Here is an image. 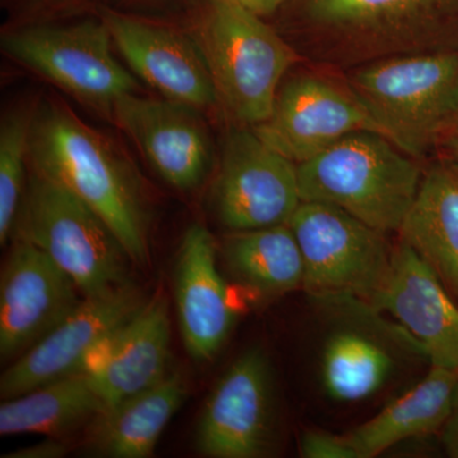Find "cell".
I'll list each match as a JSON object with an SVG mask.
<instances>
[{
	"label": "cell",
	"mask_w": 458,
	"mask_h": 458,
	"mask_svg": "<svg viewBox=\"0 0 458 458\" xmlns=\"http://www.w3.org/2000/svg\"><path fill=\"white\" fill-rule=\"evenodd\" d=\"M394 369L387 349L361 331L339 330L322 351V385L339 403L366 400L384 387Z\"/></svg>",
	"instance_id": "obj_24"
},
{
	"label": "cell",
	"mask_w": 458,
	"mask_h": 458,
	"mask_svg": "<svg viewBox=\"0 0 458 458\" xmlns=\"http://www.w3.org/2000/svg\"><path fill=\"white\" fill-rule=\"evenodd\" d=\"M33 111L14 110L0 125V243L11 240L18 208L27 185L30 131Z\"/></svg>",
	"instance_id": "obj_25"
},
{
	"label": "cell",
	"mask_w": 458,
	"mask_h": 458,
	"mask_svg": "<svg viewBox=\"0 0 458 458\" xmlns=\"http://www.w3.org/2000/svg\"><path fill=\"white\" fill-rule=\"evenodd\" d=\"M74 280L49 255L12 238L0 276V357L20 358L41 342L83 300Z\"/></svg>",
	"instance_id": "obj_12"
},
{
	"label": "cell",
	"mask_w": 458,
	"mask_h": 458,
	"mask_svg": "<svg viewBox=\"0 0 458 458\" xmlns=\"http://www.w3.org/2000/svg\"><path fill=\"white\" fill-rule=\"evenodd\" d=\"M32 170L69 190L107 223L135 264L149 256V223L140 181L126 159L66 105L45 99L30 131Z\"/></svg>",
	"instance_id": "obj_2"
},
{
	"label": "cell",
	"mask_w": 458,
	"mask_h": 458,
	"mask_svg": "<svg viewBox=\"0 0 458 458\" xmlns=\"http://www.w3.org/2000/svg\"><path fill=\"white\" fill-rule=\"evenodd\" d=\"M294 49L342 71L400 55L458 53V0H298Z\"/></svg>",
	"instance_id": "obj_1"
},
{
	"label": "cell",
	"mask_w": 458,
	"mask_h": 458,
	"mask_svg": "<svg viewBox=\"0 0 458 458\" xmlns=\"http://www.w3.org/2000/svg\"><path fill=\"white\" fill-rule=\"evenodd\" d=\"M106 408V401L87 370H80L35 388L30 393L3 400L0 434H45L59 437L77 429Z\"/></svg>",
	"instance_id": "obj_23"
},
{
	"label": "cell",
	"mask_w": 458,
	"mask_h": 458,
	"mask_svg": "<svg viewBox=\"0 0 458 458\" xmlns=\"http://www.w3.org/2000/svg\"><path fill=\"white\" fill-rule=\"evenodd\" d=\"M302 201L333 205L369 227L399 232L424 170L379 132H352L297 165Z\"/></svg>",
	"instance_id": "obj_4"
},
{
	"label": "cell",
	"mask_w": 458,
	"mask_h": 458,
	"mask_svg": "<svg viewBox=\"0 0 458 458\" xmlns=\"http://www.w3.org/2000/svg\"><path fill=\"white\" fill-rule=\"evenodd\" d=\"M195 38L218 102L238 123L267 122L286 72L302 56L276 30L246 9L209 0Z\"/></svg>",
	"instance_id": "obj_5"
},
{
	"label": "cell",
	"mask_w": 458,
	"mask_h": 458,
	"mask_svg": "<svg viewBox=\"0 0 458 458\" xmlns=\"http://www.w3.org/2000/svg\"><path fill=\"white\" fill-rule=\"evenodd\" d=\"M146 303L132 283L84 297L41 342L17 358L0 378V396L13 399L84 369L90 352Z\"/></svg>",
	"instance_id": "obj_13"
},
{
	"label": "cell",
	"mask_w": 458,
	"mask_h": 458,
	"mask_svg": "<svg viewBox=\"0 0 458 458\" xmlns=\"http://www.w3.org/2000/svg\"><path fill=\"white\" fill-rule=\"evenodd\" d=\"M390 313L433 367L458 372V302L432 267L399 241L376 312Z\"/></svg>",
	"instance_id": "obj_16"
},
{
	"label": "cell",
	"mask_w": 458,
	"mask_h": 458,
	"mask_svg": "<svg viewBox=\"0 0 458 458\" xmlns=\"http://www.w3.org/2000/svg\"><path fill=\"white\" fill-rule=\"evenodd\" d=\"M301 456L304 458H355L345 434L309 430L301 439Z\"/></svg>",
	"instance_id": "obj_26"
},
{
	"label": "cell",
	"mask_w": 458,
	"mask_h": 458,
	"mask_svg": "<svg viewBox=\"0 0 458 458\" xmlns=\"http://www.w3.org/2000/svg\"><path fill=\"white\" fill-rule=\"evenodd\" d=\"M225 2L246 9L256 16L267 17L279 11L289 0H225Z\"/></svg>",
	"instance_id": "obj_29"
},
{
	"label": "cell",
	"mask_w": 458,
	"mask_h": 458,
	"mask_svg": "<svg viewBox=\"0 0 458 458\" xmlns=\"http://www.w3.org/2000/svg\"><path fill=\"white\" fill-rule=\"evenodd\" d=\"M174 302L181 335L198 361L213 360L228 339L236 311L216 267V245L200 223L186 229L174 265Z\"/></svg>",
	"instance_id": "obj_17"
},
{
	"label": "cell",
	"mask_w": 458,
	"mask_h": 458,
	"mask_svg": "<svg viewBox=\"0 0 458 458\" xmlns=\"http://www.w3.org/2000/svg\"><path fill=\"white\" fill-rule=\"evenodd\" d=\"M348 73L345 83L385 137L418 161L456 131V51L385 57Z\"/></svg>",
	"instance_id": "obj_3"
},
{
	"label": "cell",
	"mask_w": 458,
	"mask_h": 458,
	"mask_svg": "<svg viewBox=\"0 0 458 458\" xmlns=\"http://www.w3.org/2000/svg\"><path fill=\"white\" fill-rule=\"evenodd\" d=\"M432 267L458 302V164L434 161L424 170L417 198L397 232Z\"/></svg>",
	"instance_id": "obj_20"
},
{
	"label": "cell",
	"mask_w": 458,
	"mask_h": 458,
	"mask_svg": "<svg viewBox=\"0 0 458 458\" xmlns=\"http://www.w3.org/2000/svg\"><path fill=\"white\" fill-rule=\"evenodd\" d=\"M439 432L442 433L443 447L448 456L458 458V385L452 400L450 414Z\"/></svg>",
	"instance_id": "obj_28"
},
{
	"label": "cell",
	"mask_w": 458,
	"mask_h": 458,
	"mask_svg": "<svg viewBox=\"0 0 458 458\" xmlns=\"http://www.w3.org/2000/svg\"><path fill=\"white\" fill-rule=\"evenodd\" d=\"M457 385L458 372L432 366L415 387L345 434L355 458L377 457L405 439L441 430Z\"/></svg>",
	"instance_id": "obj_21"
},
{
	"label": "cell",
	"mask_w": 458,
	"mask_h": 458,
	"mask_svg": "<svg viewBox=\"0 0 458 458\" xmlns=\"http://www.w3.org/2000/svg\"><path fill=\"white\" fill-rule=\"evenodd\" d=\"M445 146L450 149L451 158L458 164V131H454V134L448 137L445 140Z\"/></svg>",
	"instance_id": "obj_30"
},
{
	"label": "cell",
	"mask_w": 458,
	"mask_h": 458,
	"mask_svg": "<svg viewBox=\"0 0 458 458\" xmlns=\"http://www.w3.org/2000/svg\"><path fill=\"white\" fill-rule=\"evenodd\" d=\"M68 452V443L56 437H49L44 442L9 452L3 458H60L66 456Z\"/></svg>",
	"instance_id": "obj_27"
},
{
	"label": "cell",
	"mask_w": 458,
	"mask_h": 458,
	"mask_svg": "<svg viewBox=\"0 0 458 458\" xmlns=\"http://www.w3.org/2000/svg\"><path fill=\"white\" fill-rule=\"evenodd\" d=\"M270 363L250 349L232 363L205 403L197 428L199 454L210 458H262L276 445Z\"/></svg>",
	"instance_id": "obj_10"
},
{
	"label": "cell",
	"mask_w": 458,
	"mask_h": 458,
	"mask_svg": "<svg viewBox=\"0 0 458 458\" xmlns=\"http://www.w3.org/2000/svg\"><path fill=\"white\" fill-rule=\"evenodd\" d=\"M189 394L188 379L168 373L158 384L106 406L92 419L87 450L96 456L147 458Z\"/></svg>",
	"instance_id": "obj_19"
},
{
	"label": "cell",
	"mask_w": 458,
	"mask_h": 458,
	"mask_svg": "<svg viewBox=\"0 0 458 458\" xmlns=\"http://www.w3.org/2000/svg\"><path fill=\"white\" fill-rule=\"evenodd\" d=\"M51 3H55V4H65V3L77 2V0H49Z\"/></svg>",
	"instance_id": "obj_31"
},
{
	"label": "cell",
	"mask_w": 458,
	"mask_h": 458,
	"mask_svg": "<svg viewBox=\"0 0 458 458\" xmlns=\"http://www.w3.org/2000/svg\"><path fill=\"white\" fill-rule=\"evenodd\" d=\"M171 318L167 297L157 291L86 361L106 406L158 384L168 375Z\"/></svg>",
	"instance_id": "obj_18"
},
{
	"label": "cell",
	"mask_w": 458,
	"mask_h": 458,
	"mask_svg": "<svg viewBox=\"0 0 458 458\" xmlns=\"http://www.w3.org/2000/svg\"><path fill=\"white\" fill-rule=\"evenodd\" d=\"M252 129L267 146L297 165L352 132L384 135L348 84L318 73L298 74L286 81L269 119Z\"/></svg>",
	"instance_id": "obj_11"
},
{
	"label": "cell",
	"mask_w": 458,
	"mask_h": 458,
	"mask_svg": "<svg viewBox=\"0 0 458 458\" xmlns=\"http://www.w3.org/2000/svg\"><path fill=\"white\" fill-rule=\"evenodd\" d=\"M11 238L49 255L83 297L131 283V259L107 223L69 190L32 168Z\"/></svg>",
	"instance_id": "obj_6"
},
{
	"label": "cell",
	"mask_w": 458,
	"mask_h": 458,
	"mask_svg": "<svg viewBox=\"0 0 458 458\" xmlns=\"http://www.w3.org/2000/svg\"><path fill=\"white\" fill-rule=\"evenodd\" d=\"M222 258L232 278L258 297H280L303 286L302 251L288 225L231 232Z\"/></svg>",
	"instance_id": "obj_22"
},
{
	"label": "cell",
	"mask_w": 458,
	"mask_h": 458,
	"mask_svg": "<svg viewBox=\"0 0 458 458\" xmlns=\"http://www.w3.org/2000/svg\"><path fill=\"white\" fill-rule=\"evenodd\" d=\"M458 131V117H457V126H456V131Z\"/></svg>",
	"instance_id": "obj_32"
},
{
	"label": "cell",
	"mask_w": 458,
	"mask_h": 458,
	"mask_svg": "<svg viewBox=\"0 0 458 458\" xmlns=\"http://www.w3.org/2000/svg\"><path fill=\"white\" fill-rule=\"evenodd\" d=\"M302 251L303 291L376 311L393 265L386 234L333 205L302 201L288 223Z\"/></svg>",
	"instance_id": "obj_7"
},
{
	"label": "cell",
	"mask_w": 458,
	"mask_h": 458,
	"mask_svg": "<svg viewBox=\"0 0 458 458\" xmlns=\"http://www.w3.org/2000/svg\"><path fill=\"white\" fill-rule=\"evenodd\" d=\"M2 47L18 64L108 114L117 99L137 93V80L114 56L104 20L20 27L3 35Z\"/></svg>",
	"instance_id": "obj_8"
},
{
	"label": "cell",
	"mask_w": 458,
	"mask_h": 458,
	"mask_svg": "<svg viewBox=\"0 0 458 458\" xmlns=\"http://www.w3.org/2000/svg\"><path fill=\"white\" fill-rule=\"evenodd\" d=\"M111 114L172 188L190 191L207 179L213 146L198 108L131 93L117 99Z\"/></svg>",
	"instance_id": "obj_14"
},
{
	"label": "cell",
	"mask_w": 458,
	"mask_h": 458,
	"mask_svg": "<svg viewBox=\"0 0 458 458\" xmlns=\"http://www.w3.org/2000/svg\"><path fill=\"white\" fill-rule=\"evenodd\" d=\"M301 203L297 164L254 129H232L212 190L216 219L231 232L288 225Z\"/></svg>",
	"instance_id": "obj_9"
},
{
	"label": "cell",
	"mask_w": 458,
	"mask_h": 458,
	"mask_svg": "<svg viewBox=\"0 0 458 458\" xmlns=\"http://www.w3.org/2000/svg\"><path fill=\"white\" fill-rule=\"evenodd\" d=\"M104 22L131 73L162 98L198 110L218 104L212 75L192 36L114 12L105 14Z\"/></svg>",
	"instance_id": "obj_15"
}]
</instances>
